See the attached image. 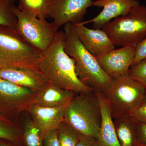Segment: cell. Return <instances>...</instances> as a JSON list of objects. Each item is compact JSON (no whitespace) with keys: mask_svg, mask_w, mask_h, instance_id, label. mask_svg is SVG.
Wrapping results in <instances>:
<instances>
[{"mask_svg":"<svg viewBox=\"0 0 146 146\" xmlns=\"http://www.w3.org/2000/svg\"><path fill=\"white\" fill-rule=\"evenodd\" d=\"M65 36L59 31L52 44L42 52L37 70L48 83L74 92L86 94L94 89L83 84L76 74L75 61L65 50Z\"/></svg>","mask_w":146,"mask_h":146,"instance_id":"1","label":"cell"},{"mask_svg":"<svg viewBox=\"0 0 146 146\" xmlns=\"http://www.w3.org/2000/svg\"><path fill=\"white\" fill-rule=\"evenodd\" d=\"M65 50L75 61V71L80 80L96 92L103 93L113 79L101 68L96 58L84 47L78 38L74 24L68 23L63 27Z\"/></svg>","mask_w":146,"mask_h":146,"instance_id":"2","label":"cell"},{"mask_svg":"<svg viewBox=\"0 0 146 146\" xmlns=\"http://www.w3.org/2000/svg\"><path fill=\"white\" fill-rule=\"evenodd\" d=\"M145 89L128 74L113 79L102 93L109 104L112 118H132L144 102Z\"/></svg>","mask_w":146,"mask_h":146,"instance_id":"3","label":"cell"},{"mask_svg":"<svg viewBox=\"0 0 146 146\" xmlns=\"http://www.w3.org/2000/svg\"><path fill=\"white\" fill-rule=\"evenodd\" d=\"M80 94L65 108L64 121L79 134L97 139L102 121L96 94Z\"/></svg>","mask_w":146,"mask_h":146,"instance_id":"4","label":"cell"},{"mask_svg":"<svg viewBox=\"0 0 146 146\" xmlns=\"http://www.w3.org/2000/svg\"><path fill=\"white\" fill-rule=\"evenodd\" d=\"M117 46H136L146 37V6L139 4L102 28Z\"/></svg>","mask_w":146,"mask_h":146,"instance_id":"5","label":"cell"},{"mask_svg":"<svg viewBox=\"0 0 146 146\" xmlns=\"http://www.w3.org/2000/svg\"><path fill=\"white\" fill-rule=\"evenodd\" d=\"M42 52L27 43L16 30L0 27V68L37 69Z\"/></svg>","mask_w":146,"mask_h":146,"instance_id":"6","label":"cell"},{"mask_svg":"<svg viewBox=\"0 0 146 146\" xmlns=\"http://www.w3.org/2000/svg\"><path fill=\"white\" fill-rule=\"evenodd\" d=\"M17 18L16 30L27 43L42 52L52 44L58 31L53 22L24 13L14 8Z\"/></svg>","mask_w":146,"mask_h":146,"instance_id":"7","label":"cell"},{"mask_svg":"<svg viewBox=\"0 0 146 146\" xmlns=\"http://www.w3.org/2000/svg\"><path fill=\"white\" fill-rule=\"evenodd\" d=\"M36 93L0 78V116L16 117L33 104Z\"/></svg>","mask_w":146,"mask_h":146,"instance_id":"8","label":"cell"},{"mask_svg":"<svg viewBox=\"0 0 146 146\" xmlns=\"http://www.w3.org/2000/svg\"><path fill=\"white\" fill-rule=\"evenodd\" d=\"M93 2V0H52L49 18L53 19V23L58 31L68 23H79Z\"/></svg>","mask_w":146,"mask_h":146,"instance_id":"9","label":"cell"},{"mask_svg":"<svg viewBox=\"0 0 146 146\" xmlns=\"http://www.w3.org/2000/svg\"><path fill=\"white\" fill-rule=\"evenodd\" d=\"M136 47L127 46L96 57L106 74L113 79L127 75L132 65Z\"/></svg>","mask_w":146,"mask_h":146,"instance_id":"10","label":"cell"},{"mask_svg":"<svg viewBox=\"0 0 146 146\" xmlns=\"http://www.w3.org/2000/svg\"><path fill=\"white\" fill-rule=\"evenodd\" d=\"M140 4L137 0H96L93 5L103 7L102 10L94 18L79 23H92L94 29H101L112 19L127 15Z\"/></svg>","mask_w":146,"mask_h":146,"instance_id":"11","label":"cell"},{"mask_svg":"<svg viewBox=\"0 0 146 146\" xmlns=\"http://www.w3.org/2000/svg\"><path fill=\"white\" fill-rule=\"evenodd\" d=\"M0 78L37 93L48 84L37 69L25 67L0 68Z\"/></svg>","mask_w":146,"mask_h":146,"instance_id":"12","label":"cell"},{"mask_svg":"<svg viewBox=\"0 0 146 146\" xmlns=\"http://www.w3.org/2000/svg\"><path fill=\"white\" fill-rule=\"evenodd\" d=\"M74 26L82 44L95 57L115 49V45L102 29L88 28L80 23L74 24Z\"/></svg>","mask_w":146,"mask_h":146,"instance_id":"13","label":"cell"},{"mask_svg":"<svg viewBox=\"0 0 146 146\" xmlns=\"http://www.w3.org/2000/svg\"><path fill=\"white\" fill-rule=\"evenodd\" d=\"M65 108L43 107L32 104L28 109L31 119L44 139L51 132L56 130L64 121Z\"/></svg>","mask_w":146,"mask_h":146,"instance_id":"14","label":"cell"},{"mask_svg":"<svg viewBox=\"0 0 146 146\" xmlns=\"http://www.w3.org/2000/svg\"><path fill=\"white\" fill-rule=\"evenodd\" d=\"M75 94L48 83L36 93L32 104L43 107H66L75 98Z\"/></svg>","mask_w":146,"mask_h":146,"instance_id":"15","label":"cell"},{"mask_svg":"<svg viewBox=\"0 0 146 146\" xmlns=\"http://www.w3.org/2000/svg\"><path fill=\"white\" fill-rule=\"evenodd\" d=\"M102 115L97 140L100 146H121L118 140L111 109L102 93L96 91Z\"/></svg>","mask_w":146,"mask_h":146,"instance_id":"16","label":"cell"},{"mask_svg":"<svg viewBox=\"0 0 146 146\" xmlns=\"http://www.w3.org/2000/svg\"><path fill=\"white\" fill-rule=\"evenodd\" d=\"M116 118L114 125L121 146H138L136 122L131 117Z\"/></svg>","mask_w":146,"mask_h":146,"instance_id":"17","label":"cell"},{"mask_svg":"<svg viewBox=\"0 0 146 146\" xmlns=\"http://www.w3.org/2000/svg\"><path fill=\"white\" fill-rule=\"evenodd\" d=\"M52 0H19L17 7L24 13L41 19L49 18Z\"/></svg>","mask_w":146,"mask_h":146,"instance_id":"18","label":"cell"},{"mask_svg":"<svg viewBox=\"0 0 146 146\" xmlns=\"http://www.w3.org/2000/svg\"><path fill=\"white\" fill-rule=\"evenodd\" d=\"M15 0H0V27L16 30L17 18L14 13Z\"/></svg>","mask_w":146,"mask_h":146,"instance_id":"19","label":"cell"},{"mask_svg":"<svg viewBox=\"0 0 146 146\" xmlns=\"http://www.w3.org/2000/svg\"><path fill=\"white\" fill-rule=\"evenodd\" d=\"M44 140L33 121L31 119L27 120L24 125L22 144L24 146H44Z\"/></svg>","mask_w":146,"mask_h":146,"instance_id":"20","label":"cell"},{"mask_svg":"<svg viewBox=\"0 0 146 146\" xmlns=\"http://www.w3.org/2000/svg\"><path fill=\"white\" fill-rule=\"evenodd\" d=\"M59 146H76L78 142L79 134L63 121L57 129Z\"/></svg>","mask_w":146,"mask_h":146,"instance_id":"21","label":"cell"},{"mask_svg":"<svg viewBox=\"0 0 146 146\" xmlns=\"http://www.w3.org/2000/svg\"><path fill=\"white\" fill-rule=\"evenodd\" d=\"M0 139L22 145L23 133L13 124L0 119Z\"/></svg>","mask_w":146,"mask_h":146,"instance_id":"22","label":"cell"},{"mask_svg":"<svg viewBox=\"0 0 146 146\" xmlns=\"http://www.w3.org/2000/svg\"><path fill=\"white\" fill-rule=\"evenodd\" d=\"M128 74L146 89V59L131 67Z\"/></svg>","mask_w":146,"mask_h":146,"instance_id":"23","label":"cell"},{"mask_svg":"<svg viewBox=\"0 0 146 146\" xmlns=\"http://www.w3.org/2000/svg\"><path fill=\"white\" fill-rule=\"evenodd\" d=\"M146 59V37L136 46L135 48L134 58L131 67Z\"/></svg>","mask_w":146,"mask_h":146,"instance_id":"24","label":"cell"},{"mask_svg":"<svg viewBox=\"0 0 146 146\" xmlns=\"http://www.w3.org/2000/svg\"><path fill=\"white\" fill-rule=\"evenodd\" d=\"M136 122L138 145H146V124Z\"/></svg>","mask_w":146,"mask_h":146,"instance_id":"25","label":"cell"},{"mask_svg":"<svg viewBox=\"0 0 146 146\" xmlns=\"http://www.w3.org/2000/svg\"><path fill=\"white\" fill-rule=\"evenodd\" d=\"M137 122L146 124V103H143L136 112L132 117Z\"/></svg>","mask_w":146,"mask_h":146,"instance_id":"26","label":"cell"},{"mask_svg":"<svg viewBox=\"0 0 146 146\" xmlns=\"http://www.w3.org/2000/svg\"><path fill=\"white\" fill-rule=\"evenodd\" d=\"M79 134L78 141L76 146H100L96 138Z\"/></svg>","mask_w":146,"mask_h":146,"instance_id":"27","label":"cell"},{"mask_svg":"<svg viewBox=\"0 0 146 146\" xmlns=\"http://www.w3.org/2000/svg\"><path fill=\"white\" fill-rule=\"evenodd\" d=\"M44 146H59L57 130L53 131L44 140Z\"/></svg>","mask_w":146,"mask_h":146,"instance_id":"28","label":"cell"},{"mask_svg":"<svg viewBox=\"0 0 146 146\" xmlns=\"http://www.w3.org/2000/svg\"><path fill=\"white\" fill-rule=\"evenodd\" d=\"M22 145L13 143L7 140L0 139V146H21Z\"/></svg>","mask_w":146,"mask_h":146,"instance_id":"29","label":"cell"},{"mask_svg":"<svg viewBox=\"0 0 146 146\" xmlns=\"http://www.w3.org/2000/svg\"><path fill=\"white\" fill-rule=\"evenodd\" d=\"M0 119L5 121L9 123H11V122L9 121V120H7L6 119H5V118H3L2 117H1V116H0Z\"/></svg>","mask_w":146,"mask_h":146,"instance_id":"30","label":"cell"},{"mask_svg":"<svg viewBox=\"0 0 146 146\" xmlns=\"http://www.w3.org/2000/svg\"><path fill=\"white\" fill-rule=\"evenodd\" d=\"M143 103H146V89H145V98H144Z\"/></svg>","mask_w":146,"mask_h":146,"instance_id":"31","label":"cell"},{"mask_svg":"<svg viewBox=\"0 0 146 146\" xmlns=\"http://www.w3.org/2000/svg\"><path fill=\"white\" fill-rule=\"evenodd\" d=\"M138 146H146V145H139Z\"/></svg>","mask_w":146,"mask_h":146,"instance_id":"32","label":"cell"}]
</instances>
